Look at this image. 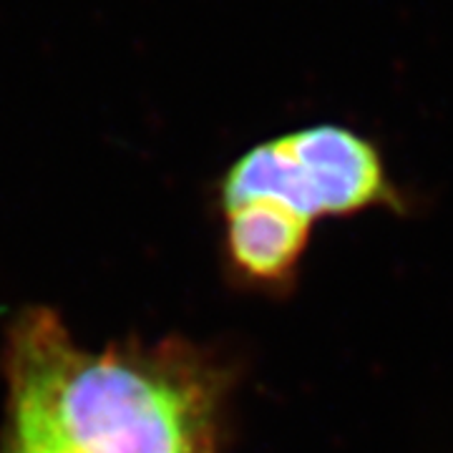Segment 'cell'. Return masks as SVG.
Returning a JSON list of instances; mask_svg holds the SVG:
<instances>
[{"label":"cell","instance_id":"cell-1","mask_svg":"<svg viewBox=\"0 0 453 453\" xmlns=\"http://www.w3.org/2000/svg\"><path fill=\"white\" fill-rule=\"evenodd\" d=\"M13 431L71 453H214L217 390L189 353L79 348L50 310L11 330Z\"/></svg>","mask_w":453,"mask_h":453},{"label":"cell","instance_id":"cell-2","mask_svg":"<svg viewBox=\"0 0 453 453\" xmlns=\"http://www.w3.org/2000/svg\"><path fill=\"white\" fill-rule=\"evenodd\" d=\"M393 196L375 146L333 124L277 136L232 164L222 184L226 210L273 202L305 219L350 214Z\"/></svg>","mask_w":453,"mask_h":453},{"label":"cell","instance_id":"cell-3","mask_svg":"<svg viewBox=\"0 0 453 453\" xmlns=\"http://www.w3.org/2000/svg\"><path fill=\"white\" fill-rule=\"evenodd\" d=\"M310 237V219L273 202L226 210V247L232 265L257 282L285 280Z\"/></svg>","mask_w":453,"mask_h":453},{"label":"cell","instance_id":"cell-4","mask_svg":"<svg viewBox=\"0 0 453 453\" xmlns=\"http://www.w3.org/2000/svg\"><path fill=\"white\" fill-rule=\"evenodd\" d=\"M11 434L13 436L8 441L5 453H71L68 449L43 436H33V434H23V431H11Z\"/></svg>","mask_w":453,"mask_h":453}]
</instances>
